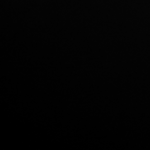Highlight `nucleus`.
Segmentation results:
<instances>
[]
</instances>
